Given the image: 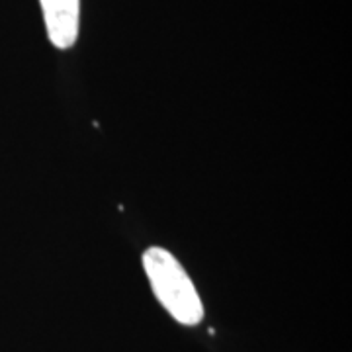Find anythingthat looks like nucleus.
Instances as JSON below:
<instances>
[{"label": "nucleus", "mask_w": 352, "mask_h": 352, "mask_svg": "<svg viewBox=\"0 0 352 352\" xmlns=\"http://www.w3.org/2000/svg\"><path fill=\"white\" fill-rule=\"evenodd\" d=\"M143 266L153 292L164 309L180 325L194 327L204 319V305L192 280L173 252L151 247L143 254Z\"/></svg>", "instance_id": "nucleus-1"}, {"label": "nucleus", "mask_w": 352, "mask_h": 352, "mask_svg": "<svg viewBox=\"0 0 352 352\" xmlns=\"http://www.w3.org/2000/svg\"><path fill=\"white\" fill-rule=\"evenodd\" d=\"M51 43L59 50L75 45L80 24V0H39Z\"/></svg>", "instance_id": "nucleus-2"}]
</instances>
